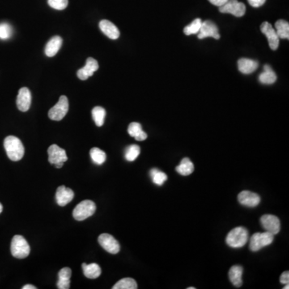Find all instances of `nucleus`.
Here are the masks:
<instances>
[{
	"mask_svg": "<svg viewBox=\"0 0 289 289\" xmlns=\"http://www.w3.org/2000/svg\"><path fill=\"white\" fill-rule=\"evenodd\" d=\"M4 148L7 156L13 162H18L24 155V147L20 140L15 136H8L4 140Z\"/></svg>",
	"mask_w": 289,
	"mask_h": 289,
	"instance_id": "f257e3e1",
	"label": "nucleus"
},
{
	"mask_svg": "<svg viewBox=\"0 0 289 289\" xmlns=\"http://www.w3.org/2000/svg\"><path fill=\"white\" fill-rule=\"evenodd\" d=\"M248 231L243 227L232 229L226 238L227 244L231 248H239L244 247L248 241Z\"/></svg>",
	"mask_w": 289,
	"mask_h": 289,
	"instance_id": "f03ea898",
	"label": "nucleus"
},
{
	"mask_svg": "<svg viewBox=\"0 0 289 289\" xmlns=\"http://www.w3.org/2000/svg\"><path fill=\"white\" fill-rule=\"evenodd\" d=\"M29 244L22 235H15L10 244V252L15 258L24 259L29 256Z\"/></svg>",
	"mask_w": 289,
	"mask_h": 289,
	"instance_id": "7ed1b4c3",
	"label": "nucleus"
},
{
	"mask_svg": "<svg viewBox=\"0 0 289 289\" xmlns=\"http://www.w3.org/2000/svg\"><path fill=\"white\" fill-rule=\"evenodd\" d=\"M274 240V235L269 233L268 231L260 233L254 234L250 239V249L252 252H258L264 247L269 246L273 244Z\"/></svg>",
	"mask_w": 289,
	"mask_h": 289,
	"instance_id": "20e7f679",
	"label": "nucleus"
},
{
	"mask_svg": "<svg viewBox=\"0 0 289 289\" xmlns=\"http://www.w3.org/2000/svg\"><path fill=\"white\" fill-rule=\"evenodd\" d=\"M96 204L91 200H85L80 202L73 210V215L77 221H83L92 216L96 211Z\"/></svg>",
	"mask_w": 289,
	"mask_h": 289,
	"instance_id": "39448f33",
	"label": "nucleus"
},
{
	"mask_svg": "<svg viewBox=\"0 0 289 289\" xmlns=\"http://www.w3.org/2000/svg\"><path fill=\"white\" fill-rule=\"evenodd\" d=\"M69 111V100L66 96L59 98L57 104L51 108L48 112V117L53 121H61L66 116Z\"/></svg>",
	"mask_w": 289,
	"mask_h": 289,
	"instance_id": "423d86ee",
	"label": "nucleus"
},
{
	"mask_svg": "<svg viewBox=\"0 0 289 289\" xmlns=\"http://www.w3.org/2000/svg\"><path fill=\"white\" fill-rule=\"evenodd\" d=\"M219 11L221 13L231 14L235 17H242L245 14L246 6L238 0H228L224 5L219 6Z\"/></svg>",
	"mask_w": 289,
	"mask_h": 289,
	"instance_id": "0eeeda50",
	"label": "nucleus"
},
{
	"mask_svg": "<svg viewBox=\"0 0 289 289\" xmlns=\"http://www.w3.org/2000/svg\"><path fill=\"white\" fill-rule=\"evenodd\" d=\"M260 223L265 231L273 235H277L281 231V221L278 217L273 214H264L260 218Z\"/></svg>",
	"mask_w": 289,
	"mask_h": 289,
	"instance_id": "6e6552de",
	"label": "nucleus"
},
{
	"mask_svg": "<svg viewBox=\"0 0 289 289\" xmlns=\"http://www.w3.org/2000/svg\"><path fill=\"white\" fill-rule=\"evenodd\" d=\"M98 242L102 248H104L108 253L115 255V254H117L120 252V244H119L117 239L109 234H101L98 237Z\"/></svg>",
	"mask_w": 289,
	"mask_h": 289,
	"instance_id": "1a4fd4ad",
	"label": "nucleus"
},
{
	"mask_svg": "<svg viewBox=\"0 0 289 289\" xmlns=\"http://www.w3.org/2000/svg\"><path fill=\"white\" fill-rule=\"evenodd\" d=\"M207 37H213L215 40H219L220 34L218 32V28L215 23L212 21L206 20L202 23V26L198 33V38L200 40Z\"/></svg>",
	"mask_w": 289,
	"mask_h": 289,
	"instance_id": "9d476101",
	"label": "nucleus"
},
{
	"mask_svg": "<svg viewBox=\"0 0 289 289\" xmlns=\"http://www.w3.org/2000/svg\"><path fill=\"white\" fill-rule=\"evenodd\" d=\"M260 30L265 35L269 40V46L271 49L277 50L280 44V38L277 36V31L275 30L273 25L269 22H264L262 25L260 26Z\"/></svg>",
	"mask_w": 289,
	"mask_h": 289,
	"instance_id": "9b49d317",
	"label": "nucleus"
},
{
	"mask_svg": "<svg viewBox=\"0 0 289 289\" xmlns=\"http://www.w3.org/2000/svg\"><path fill=\"white\" fill-rule=\"evenodd\" d=\"M48 162L52 165L59 163H65L68 160L66 151L57 145H52L48 148Z\"/></svg>",
	"mask_w": 289,
	"mask_h": 289,
	"instance_id": "f8f14e48",
	"label": "nucleus"
},
{
	"mask_svg": "<svg viewBox=\"0 0 289 289\" xmlns=\"http://www.w3.org/2000/svg\"><path fill=\"white\" fill-rule=\"evenodd\" d=\"M238 200L239 203L243 206H248V207H256L258 206L260 202V197L259 194L253 192L244 191L240 192L238 195Z\"/></svg>",
	"mask_w": 289,
	"mask_h": 289,
	"instance_id": "ddd939ff",
	"label": "nucleus"
},
{
	"mask_svg": "<svg viewBox=\"0 0 289 289\" xmlns=\"http://www.w3.org/2000/svg\"><path fill=\"white\" fill-rule=\"evenodd\" d=\"M17 107L22 112H27L31 107V94L27 88H22L17 96Z\"/></svg>",
	"mask_w": 289,
	"mask_h": 289,
	"instance_id": "4468645a",
	"label": "nucleus"
},
{
	"mask_svg": "<svg viewBox=\"0 0 289 289\" xmlns=\"http://www.w3.org/2000/svg\"><path fill=\"white\" fill-rule=\"evenodd\" d=\"M98 69H99V65H98L97 61L95 59L90 57L87 59L86 66L77 71V77H79V79L82 81H86L89 77L94 75V73L98 70Z\"/></svg>",
	"mask_w": 289,
	"mask_h": 289,
	"instance_id": "2eb2a0df",
	"label": "nucleus"
},
{
	"mask_svg": "<svg viewBox=\"0 0 289 289\" xmlns=\"http://www.w3.org/2000/svg\"><path fill=\"white\" fill-rule=\"evenodd\" d=\"M74 198V192L70 188L61 186L57 188L56 193V202L59 206H65Z\"/></svg>",
	"mask_w": 289,
	"mask_h": 289,
	"instance_id": "dca6fc26",
	"label": "nucleus"
},
{
	"mask_svg": "<svg viewBox=\"0 0 289 289\" xmlns=\"http://www.w3.org/2000/svg\"><path fill=\"white\" fill-rule=\"evenodd\" d=\"M99 27L102 32L111 40H117L120 36L118 28L110 21L103 19L99 23Z\"/></svg>",
	"mask_w": 289,
	"mask_h": 289,
	"instance_id": "f3484780",
	"label": "nucleus"
},
{
	"mask_svg": "<svg viewBox=\"0 0 289 289\" xmlns=\"http://www.w3.org/2000/svg\"><path fill=\"white\" fill-rule=\"evenodd\" d=\"M259 63L251 59L241 58L238 61V69L243 74H251L258 69Z\"/></svg>",
	"mask_w": 289,
	"mask_h": 289,
	"instance_id": "a211bd4d",
	"label": "nucleus"
},
{
	"mask_svg": "<svg viewBox=\"0 0 289 289\" xmlns=\"http://www.w3.org/2000/svg\"><path fill=\"white\" fill-rule=\"evenodd\" d=\"M62 38L56 36L52 37L45 47V54L48 57L56 56L62 45Z\"/></svg>",
	"mask_w": 289,
	"mask_h": 289,
	"instance_id": "6ab92c4d",
	"label": "nucleus"
},
{
	"mask_svg": "<svg viewBox=\"0 0 289 289\" xmlns=\"http://www.w3.org/2000/svg\"><path fill=\"white\" fill-rule=\"evenodd\" d=\"M243 272H244V269L239 265L231 267V269L229 271V279H230L231 284L235 287H241L242 285H243V281H242Z\"/></svg>",
	"mask_w": 289,
	"mask_h": 289,
	"instance_id": "aec40b11",
	"label": "nucleus"
},
{
	"mask_svg": "<svg viewBox=\"0 0 289 289\" xmlns=\"http://www.w3.org/2000/svg\"><path fill=\"white\" fill-rule=\"evenodd\" d=\"M277 77L269 65H264V72L259 76V81L264 85H273L277 82Z\"/></svg>",
	"mask_w": 289,
	"mask_h": 289,
	"instance_id": "412c9836",
	"label": "nucleus"
},
{
	"mask_svg": "<svg viewBox=\"0 0 289 289\" xmlns=\"http://www.w3.org/2000/svg\"><path fill=\"white\" fill-rule=\"evenodd\" d=\"M128 133L138 142H142L147 138V134L142 130V125L140 123H130L128 128Z\"/></svg>",
	"mask_w": 289,
	"mask_h": 289,
	"instance_id": "4be33fe9",
	"label": "nucleus"
},
{
	"mask_svg": "<svg viewBox=\"0 0 289 289\" xmlns=\"http://www.w3.org/2000/svg\"><path fill=\"white\" fill-rule=\"evenodd\" d=\"M84 275L89 279H96L101 274V269L97 264H82Z\"/></svg>",
	"mask_w": 289,
	"mask_h": 289,
	"instance_id": "5701e85b",
	"label": "nucleus"
},
{
	"mask_svg": "<svg viewBox=\"0 0 289 289\" xmlns=\"http://www.w3.org/2000/svg\"><path fill=\"white\" fill-rule=\"evenodd\" d=\"M193 170H194V167H193V163L188 158H183L180 164L176 167V171L179 175L183 176L192 175Z\"/></svg>",
	"mask_w": 289,
	"mask_h": 289,
	"instance_id": "b1692460",
	"label": "nucleus"
},
{
	"mask_svg": "<svg viewBox=\"0 0 289 289\" xmlns=\"http://www.w3.org/2000/svg\"><path fill=\"white\" fill-rule=\"evenodd\" d=\"M275 30L280 39H289V23L287 21L279 19L275 24Z\"/></svg>",
	"mask_w": 289,
	"mask_h": 289,
	"instance_id": "393cba45",
	"label": "nucleus"
},
{
	"mask_svg": "<svg viewBox=\"0 0 289 289\" xmlns=\"http://www.w3.org/2000/svg\"><path fill=\"white\" fill-rule=\"evenodd\" d=\"M90 156L95 164L102 165L106 161V154L99 148L94 147L90 150Z\"/></svg>",
	"mask_w": 289,
	"mask_h": 289,
	"instance_id": "a878e982",
	"label": "nucleus"
},
{
	"mask_svg": "<svg viewBox=\"0 0 289 289\" xmlns=\"http://www.w3.org/2000/svg\"><path fill=\"white\" fill-rule=\"evenodd\" d=\"M92 115H93V118L97 126L100 127L104 125V118H105V115H106V112L104 108L100 106L95 107L92 110Z\"/></svg>",
	"mask_w": 289,
	"mask_h": 289,
	"instance_id": "bb28decb",
	"label": "nucleus"
},
{
	"mask_svg": "<svg viewBox=\"0 0 289 289\" xmlns=\"http://www.w3.org/2000/svg\"><path fill=\"white\" fill-rule=\"evenodd\" d=\"M202 21L201 19H195L189 25L186 26L185 28L183 29L184 33L187 36H190V35H198V32H199L200 28H201V26H202Z\"/></svg>",
	"mask_w": 289,
	"mask_h": 289,
	"instance_id": "cd10ccee",
	"label": "nucleus"
},
{
	"mask_svg": "<svg viewBox=\"0 0 289 289\" xmlns=\"http://www.w3.org/2000/svg\"><path fill=\"white\" fill-rule=\"evenodd\" d=\"M137 285L134 280L132 278H124L119 281L112 287V289H137Z\"/></svg>",
	"mask_w": 289,
	"mask_h": 289,
	"instance_id": "c85d7f7f",
	"label": "nucleus"
},
{
	"mask_svg": "<svg viewBox=\"0 0 289 289\" xmlns=\"http://www.w3.org/2000/svg\"><path fill=\"white\" fill-rule=\"evenodd\" d=\"M150 176L156 185L162 186L167 180V175L165 173L159 171L158 169L154 168L150 171Z\"/></svg>",
	"mask_w": 289,
	"mask_h": 289,
	"instance_id": "c756f323",
	"label": "nucleus"
},
{
	"mask_svg": "<svg viewBox=\"0 0 289 289\" xmlns=\"http://www.w3.org/2000/svg\"><path fill=\"white\" fill-rule=\"evenodd\" d=\"M141 149L137 145H130L125 149V158L129 162H133L139 156Z\"/></svg>",
	"mask_w": 289,
	"mask_h": 289,
	"instance_id": "7c9ffc66",
	"label": "nucleus"
},
{
	"mask_svg": "<svg viewBox=\"0 0 289 289\" xmlns=\"http://www.w3.org/2000/svg\"><path fill=\"white\" fill-rule=\"evenodd\" d=\"M12 36V28L8 23H0V39L8 40Z\"/></svg>",
	"mask_w": 289,
	"mask_h": 289,
	"instance_id": "2f4dec72",
	"label": "nucleus"
},
{
	"mask_svg": "<svg viewBox=\"0 0 289 289\" xmlns=\"http://www.w3.org/2000/svg\"><path fill=\"white\" fill-rule=\"evenodd\" d=\"M48 3L51 7L56 10H64L69 4L68 0H48Z\"/></svg>",
	"mask_w": 289,
	"mask_h": 289,
	"instance_id": "473e14b6",
	"label": "nucleus"
},
{
	"mask_svg": "<svg viewBox=\"0 0 289 289\" xmlns=\"http://www.w3.org/2000/svg\"><path fill=\"white\" fill-rule=\"evenodd\" d=\"M59 279L70 280L72 276V270L69 268H64L59 272Z\"/></svg>",
	"mask_w": 289,
	"mask_h": 289,
	"instance_id": "72a5a7b5",
	"label": "nucleus"
},
{
	"mask_svg": "<svg viewBox=\"0 0 289 289\" xmlns=\"http://www.w3.org/2000/svg\"><path fill=\"white\" fill-rule=\"evenodd\" d=\"M57 288L59 289H69L70 288V280L59 279Z\"/></svg>",
	"mask_w": 289,
	"mask_h": 289,
	"instance_id": "f704fd0d",
	"label": "nucleus"
},
{
	"mask_svg": "<svg viewBox=\"0 0 289 289\" xmlns=\"http://www.w3.org/2000/svg\"><path fill=\"white\" fill-rule=\"evenodd\" d=\"M248 2L253 7H260L265 3L266 0H248Z\"/></svg>",
	"mask_w": 289,
	"mask_h": 289,
	"instance_id": "c9c22d12",
	"label": "nucleus"
},
{
	"mask_svg": "<svg viewBox=\"0 0 289 289\" xmlns=\"http://www.w3.org/2000/svg\"><path fill=\"white\" fill-rule=\"evenodd\" d=\"M280 281H281V283L283 284V285H286V284L289 283V271L282 273V275L281 276V278H280Z\"/></svg>",
	"mask_w": 289,
	"mask_h": 289,
	"instance_id": "e433bc0d",
	"label": "nucleus"
},
{
	"mask_svg": "<svg viewBox=\"0 0 289 289\" xmlns=\"http://www.w3.org/2000/svg\"><path fill=\"white\" fill-rule=\"evenodd\" d=\"M210 3H212L214 6H223L228 0H208Z\"/></svg>",
	"mask_w": 289,
	"mask_h": 289,
	"instance_id": "4c0bfd02",
	"label": "nucleus"
},
{
	"mask_svg": "<svg viewBox=\"0 0 289 289\" xmlns=\"http://www.w3.org/2000/svg\"><path fill=\"white\" fill-rule=\"evenodd\" d=\"M22 289H36V287H35V286H34V285H25V286H23V287L22 288Z\"/></svg>",
	"mask_w": 289,
	"mask_h": 289,
	"instance_id": "58836bf2",
	"label": "nucleus"
},
{
	"mask_svg": "<svg viewBox=\"0 0 289 289\" xmlns=\"http://www.w3.org/2000/svg\"><path fill=\"white\" fill-rule=\"evenodd\" d=\"M64 163H56V164H55V166H56V168H61V167H63V165H64Z\"/></svg>",
	"mask_w": 289,
	"mask_h": 289,
	"instance_id": "ea45409f",
	"label": "nucleus"
},
{
	"mask_svg": "<svg viewBox=\"0 0 289 289\" xmlns=\"http://www.w3.org/2000/svg\"><path fill=\"white\" fill-rule=\"evenodd\" d=\"M2 204L0 203V214L2 213Z\"/></svg>",
	"mask_w": 289,
	"mask_h": 289,
	"instance_id": "a19ab883",
	"label": "nucleus"
},
{
	"mask_svg": "<svg viewBox=\"0 0 289 289\" xmlns=\"http://www.w3.org/2000/svg\"><path fill=\"white\" fill-rule=\"evenodd\" d=\"M286 285V286H285V288H284V289H289V284H286V285Z\"/></svg>",
	"mask_w": 289,
	"mask_h": 289,
	"instance_id": "79ce46f5",
	"label": "nucleus"
},
{
	"mask_svg": "<svg viewBox=\"0 0 289 289\" xmlns=\"http://www.w3.org/2000/svg\"><path fill=\"white\" fill-rule=\"evenodd\" d=\"M188 289H195V288L191 287V288H188Z\"/></svg>",
	"mask_w": 289,
	"mask_h": 289,
	"instance_id": "37998d69",
	"label": "nucleus"
}]
</instances>
